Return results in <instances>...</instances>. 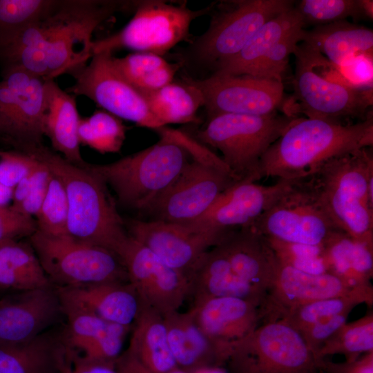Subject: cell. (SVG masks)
<instances>
[{
	"label": "cell",
	"instance_id": "obj_1",
	"mask_svg": "<svg viewBox=\"0 0 373 373\" xmlns=\"http://www.w3.org/2000/svg\"><path fill=\"white\" fill-rule=\"evenodd\" d=\"M135 1L55 0L39 20L0 42L6 67L45 80L68 74L93 56V35L116 12L134 9Z\"/></svg>",
	"mask_w": 373,
	"mask_h": 373
},
{
	"label": "cell",
	"instance_id": "obj_2",
	"mask_svg": "<svg viewBox=\"0 0 373 373\" xmlns=\"http://www.w3.org/2000/svg\"><path fill=\"white\" fill-rule=\"evenodd\" d=\"M372 144V110L355 124L296 117L262 155L260 178H307L332 158Z\"/></svg>",
	"mask_w": 373,
	"mask_h": 373
},
{
	"label": "cell",
	"instance_id": "obj_3",
	"mask_svg": "<svg viewBox=\"0 0 373 373\" xmlns=\"http://www.w3.org/2000/svg\"><path fill=\"white\" fill-rule=\"evenodd\" d=\"M153 145L115 162L87 164L114 190L124 205L146 211L195 158L190 135L166 126Z\"/></svg>",
	"mask_w": 373,
	"mask_h": 373
},
{
	"label": "cell",
	"instance_id": "obj_4",
	"mask_svg": "<svg viewBox=\"0 0 373 373\" xmlns=\"http://www.w3.org/2000/svg\"><path fill=\"white\" fill-rule=\"evenodd\" d=\"M37 149L64 186L68 205L67 236L117 255L129 234L106 182L88 163L84 166L73 164L42 144Z\"/></svg>",
	"mask_w": 373,
	"mask_h": 373
},
{
	"label": "cell",
	"instance_id": "obj_5",
	"mask_svg": "<svg viewBox=\"0 0 373 373\" xmlns=\"http://www.w3.org/2000/svg\"><path fill=\"white\" fill-rule=\"evenodd\" d=\"M336 227L373 245V154L356 149L324 163L310 175Z\"/></svg>",
	"mask_w": 373,
	"mask_h": 373
},
{
	"label": "cell",
	"instance_id": "obj_6",
	"mask_svg": "<svg viewBox=\"0 0 373 373\" xmlns=\"http://www.w3.org/2000/svg\"><path fill=\"white\" fill-rule=\"evenodd\" d=\"M296 117L277 112L265 115H213L207 116L205 124L193 137L219 150L238 182H256L260 180L262 155Z\"/></svg>",
	"mask_w": 373,
	"mask_h": 373
},
{
	"label": "cell",
	"instance_id": "obj_7",
	"mask_svg": "<svg viewBox=\"0 0 373 373\" xmlns=\"http://www.w3.org/2000/svg\"><path fill=\"white\" fill-rule=\"evenodd\" d=\"M296 57L294 79L296 111L307 118L341 122V119H365L372 111V88L349 86L334 65L323 55L301 42L293 52Z\"/></svg>",
	"mask_w": 373,
	"mask_h": 373
},
{
	"label": "cell",
	"instance_id": "obj_8",
	"mask_svg": "<svg viewBox=\"0 0 373 373\" xmlns=\"http://www.w3.org/2000/svg\"><path fill=\"white\" fill-rule=\"evenodd\" d=\"M294 5L290 0L222 2L208 29L190 46L191 59L210 69L212 75L236 56L264 23Z\"/></svg>",
	"mask_w": 373,
	"mask_h": 373
},
{
	"label": "cell",
	"instance_id": "obj_9",
	"mask_svg": "<svg viewBox=\"0 0 373 373\" xmlns=\"http://www.w3.org/2000/svg\"><path fill=\"white\" fill-rule=\"evenodd\" d=\"M319 361L296 329L268 319L231 347L224 365L229 373H316Z\"/></svg>",
	"mask_w": 373,
	"mask_h": 373
},
{
	"label": "cell",
	"instance_id": "obj_10",
	"mask_svg": "<svg viewBox=\"0 0 373 373\" xmlns=\"http://www.w3.org/2000/svg\"><path fill=\"white\" fill-rule=\"evenodd\" d=\"M29 243L55 287L128 282L120 258L104 247L68 236H48L37 229L29 237Z\"/></svg>",
	"mask_w": 373,
	"mask_h": 373
},
{
	"label": "cell",
	"instance_id": "obj_11",
	"mask_svg": "<svg viewBox=\"0 0 373 373\" xmlns=\"http://www.w3.org/2000/svg\"><path fill=\"white\" fill-rule=\"evenodd\" d=\"M209 9L193 10L185 3L137 1L133 17L121 30L93 40V55L105 51L113 54L117 50L128 49L162 56L186 39L193 21Z\"/></svg>",
	"mask_w": 373,
	"mask_h": 373
},
{
	"label": "cell",
	"instance_id": "obj_12",
	"mask_svg": "<svg viewBox=\"0 0 373 373\" xmlns=\"http://www.w3.org/2000/svg\"><path fill=\"white\" fill-rule=\"evenodd\" d=\"M251 226L265 237L311 245H323L339 230L312 176L299 179Z\"/></svg>",
	"mask_w": 373,
	"mask_h": 373
},
{
	"label": "cell",
	"instance_id": "obj_13",
	"mask_svg": "<svg viewBox=\"0 0 373 373\" xmlns=\"http://www.w3.org/2000/svg\"><path fill=\"white\" fill-rule=\"evenodd\" d=\"M236 182L221 157L194 158L144 212L151 220L186 226L202 217L218 197Z\"/></svg>",
	"mask_w": 373,
	"mask_h": 373
},
{
	"label": "cell",
	"instance_id": "obj_14",
	"mask_svg": "<svg viewBox=\"0 0 373 373\" xmlns=\"http://www.w3.org/2000/svg\"><path fill=\"white\" fill-rule=\"evenodd\" d=\"M113 54L101 52L68 74L75 79L66 88L70 94L93 101L101 109L121 119L155 131L164 126L151 113L142 95L131 86L113 65Z\"/></svg>",
	"mask_w": 373,
	"mask_h": 373
},
{
	"label": "cell",
	"instance_id": "obj_15",
	"mask_svg": "<svg viewBox=\"0 0 373 373\" xmlns=\"http://www.w3.org/2000/svg\"><path fill=\"white\" fill-rule=\"evenodd\" d=\"M46 81L15 67H6L3 72L0 136L21 149L41 144Z\"/></svg>",
	"mask_w": 373,
	"mask_h": 373
},
{
	"label": "cell",
	"instance_id": "obj_16",
	"mask_svg": "<svg viewBox=\"0 0 373 373\" xmlns=\"http://www.w3.org/2000/svg\"><path fill=\"white\" fill-rule=\"evenodd\" d=\"M298 180L278 179L269 186L238 182L223 191L202 217L186 226L209 234L218 245L231 233L252 225Z\"/></svg>",
	"mask_w": 373,
	"mask_h": 373
},
{
	"label": "cell",
	"instance_id": "obj_17",
	"mask_svg": "<svg viewBox=\"0 0 373 373\" xmlns=\"http://www.w3.org/2000/svg\"><path fill=\"white\" fill-rule=\"evenodd\" d=\"M140 299L162 316L179 311L190 295L189 279L130 235L117 254Z\"/></svg>",
	"mask_w": 373,
	"mask_h": 373
},
{
	"label": "cell",
	"instance_id": "obj_18",
	"mask_svg": "<svg viewBox=\"0 0 373 373\" xmlns=\"http://www.w3.org/2000/svg\"><path fill=\"white\" fill-rule=\"evenodd\" d=\"M200 89L207 116L223 113L265 115L284 108L282 82L250 75H211L193 79Z\"/></svg>",
	"mask_w": 373,
	"mask_h": 373
},
{
	"label": "cell",
	"instance_id": "obj_19",
	"mask_svg": "<svg viewBox=\"0 0 373 373\" xmlns=\"http://www.w3.org/2000/svg\"><path fill=\"white\" fill-rule=\"evenodd\" d=\"M126 227L132 238L189 279L204 254L217 245L211 236L189 226L131 220Z\"/></svg>",
	"mask_w": 373,
	"mask_h": 373
},
{
	"label": "cell",
	"instance_id": "obj_20",
	"mask_svg": "<svg viewBox=\"0 0 373 373\" xmlns=\"http://www.w3.org/2000/svg\"><path fill=\"white\" fill-rule=\"evenodd\" d=\"M64 318L57 288L17 291L0 300V343L28 341Z\"/></svg>",
	"mask_w": 373,
	"mask_h": 373
},
{
	"label": "cell",
	"instance_id": "obj_21",
	"mask_svg": "<svg viewBox=\"0 0 373 373\" xmlns=\"http://www.w3.org/2000/svg\"><path fill=\"white\" fill-rule=\"evenodd\" d=\"M372 291V287H354L329 273L309 274L279 262L274 283L261 310L262 320H278L287 309L307 303Z\"/></svg>",
	"mask_w": 373,
	"mask_h": 373
},
{
	"label": "cell",
	"instance_id": "obj_22",
	"mask_svg": "<svg viewBox=\"0 0 373 373\" xmlns=\"http://www.w3.org/2000/svg\"><path fill=\"white\" fill-rule=\"evenodd\" d=\"M56 288L63 308L88 312L116 324L132 326L140 309V296L129 282Z\"/></svg>",
	"mask_w": 373,
	"mask_h": 373
},
{
	"label": "cell",
	"instance_id": "obj_23",
	"mask_svg": "<svg viewBox=\"0 0 373 373\" xmlns=\"http://www.w3.org/2000/svg\"><path fill=\"white\" fill-rule=\"evenodd\" d=\"M191 310L202 330L229 354L231 347L251 333L262 319L258 306L239 298L203 299L193 303Z\"/></svg>",
	"mask_w": 373,
	"mask_h": 373
},
{
	"label": "cell",
	"instance_id": "obj_24",
	"mask_svg": "<svg viewBox=\"0 0 373 373\" xmlns=\"http://www.w3.org/2000/svg\"><path fill=\"white\" fill-rule=\"evenodd\" d=\"M64 333L72 353L88 361L114 363L131 326L108 322L80 309L63 308Z\"/></svg>",
	"mask_w": 373,
	"mask_h": 373
},
{
	"label": "cell",
	"instance_id": "obj_25",
	"mask_svg": "<svg viewBox=\"0 0 373 373\" xmlns=\"http://www.w3.org/2000/svg\"><path fill=\"white\" fill-rule=\"evenodd\" d=\"M72 361L64 327L21 343H0V373H69Z\"/></svg>",
	"mask_w": 373,
	"mask_h": 373
},
{
	"label": "cell",
	"instance_id": "obj_26",
	"mask_svg": "<svg viewBox=\"0 0 373 373\" xmlns=\"http://www.w3.org/2000/svg\"><path fill=\"white\" fill-rule=\"evenodd\" d=\"M169 345L179 369L199 373L225 365L229 352L200 327L190 309L164 316Z\"/></svg>",
	"mask_w": 373,
	"mask_h": 373
},
{
	"label": "cell",
	"instance_id": "obj_27",
	"mask_svg": "<svg viewBox=\"0 0 373 373\" xmlns=\"http://www.w3.org/2000/svg\"><path fill=\"white\" fill-rule=\"evenodd\" d=\"M216 246L238 277L267 294L274 283L279 262L264 236L249 226L231 233Z\"/></svg>",
	"mask_w": 373,
	"mask_h": 373
},
{
	"label": "cell",
	"instance_id": "obj_28",
	"mask_svg": "<svg viewBox=\"0 0 373 373\" xmlns=\"http://www.w3.org/2000/svg\"><path fill=\"white\" fill-rule=\"evenodd\" d=\"M193 303L211 297H233L249 300L260 309L267 294L238 277L218 246L208 250L189 277Z\"/></svg>",
	"mask_w": 373,
	"mask_h": 373
},
{
	"label": "cell",
	"instance_id": "obj_29",
	"mask_svg": "<svg viewBox=\"0 0 373 373\" xmlns=\"http://www.w3.org/2000/svg\"><path fill=\"white\" fill-rule=\"evenodd\" d=\"M80 117L75 96L62 90L54 79L47 80L44 135L64 158L84 166L87 162L82 156L78 138Z\"/></svg>",
	"mask_w": 373,
	"mask_h": 373
},
{
	"label": "cell",
	"instance_id": "obj_30",
	"mask_svg": "<svg viewBox=\"0 0 373 373\" xmlns=\"http://www.w3.org/2000/svg\"><path fill=\"white\" fill-rule=\"evenodd\" d=\"M131 331L129 344L123 354L156 373L178 369L169 345L163 316L142 300Z\"/></svg>",
	"mask_w": 373,
	"mask_h": 373
},
{
	"label": "cell",
	"instance_id": "obj_31",
	"mask_svg": "<svg viewBox=\"0 0 373 373\" xmlns=\"http://www.w3.org/2000/svg\"><path fill=\"white\" fill-rule=\"evenodd\" d=\"M300 42L316 50L334 66L361 54L373 53L372 30L347 20L310 30L303 28Z\"/></svg>",
	"mask_w": 373,
	"mask_h": 373
},
{
	"label": "cell",
	"instance_id": "obj_32",
	"mask_svg": "<svg viewBox=\"0 0 373 373\" xmlns=\"http://www.w3.org/2000/svg\"><path fill=\"white\" fill-rule=\"evenodd\" d=\"M299 28H304V24L294 5L264 23L236 56L212 75L251 76L271 49L289 33Z\"/></svg>",
	"mask_w": 373,
	"mask_h": 373
},
{
	"label": "cell",
	"instance_id": "obj_33",
	"mask_svg": "<svg viewBox=\"0 0 373 373\" xmlns=\"http://www.w3.org/2000/svg\"><path fill=\"white\" fill-rule=\"evenodd\" d=\"M327 273L354 287H372L373 245L356 240L341 230L334 231L323 245Z\"/></svg>",
	"mask_w": 373,
	"mask_h": 373
},
{
	"label": "cell",
	"instance_id": "obj_34",
	"mask_svg": "<svg viewBox=\"0 0 373 373\" xmlns=\"http://www.w3.org/2000/svg\"><path fill=\"white\" fill-rule=\"evenodd\" d=\"M140 93L151 113L164 126L198 122V111L204 105L202 91L189 77L173 81L154 90Z\"/></svg>",
	"mask_w": 373,
	"mask_h": 373
},
{
	"label": "cell",
	"instance_id": "obj_35",
	"mask_svg": "<svg viewBox=\"0 0 373 373\" xmlns=\"http://www.w3.org/2000/svg\"><path fill=\"white\" fill-rule=\"evenodd\" d=\"M52 285L30 243H0L1 290L17 292Z\"/></svg>",
	"mask_w": 373,
	"mask_h": 373
},
{
	"label": "cell",
	"instance_id": "obj_36",
	"mask_svg": "<svg viewBox=\"0 0 373 373\" xmlns=\"http://www.w3.org/2000/svg\"><path fill=\"white\" fill-rule=\"evenodd\" d=\"M119 73L138 91L158 89L173 81L180 64H171L161 55L133 52L123 57L113 55Z\"/></svg>",
	"mask_w": 373,
	"mask_h": 373
},
{
	"label": "cell",
	"instance_id": "obj_37",
	"mask_svg": "<svg viewBox=\"0 0 373 373\" xmlns=\"http://www.w3.org/2000/svg\"><path fill=\"white\" fill-rule=\"evenodd\" d=\"M372 305L373 291L318 300L299 305L287 309L279 319H283L299 333L309 327L339 314L350 312L361 303Z\"/></svg>",
	"mask_w": 373,
	"mask_h": 373
},
{
	"label": "cell",
	"instance_id": "obj_38",
	"mask_svg": "<svg viewBox=\"0 0 373 373\" xmlns=\"http://www.w3.org/2000/svg\"><path fill=\"white\" fill-rule=\"evenodd\" d=\"M126 131L121 119L106 111L98 109L89 117H80L78 138L80 144L99 153H114L120 151Z\"/></svg>",
	"mask_w": 373,
	"mask_h": 373
},
{
	"label": "cell",
	"instance_id": "obj_39",
	"mask_svg": "<svg viewBox=\"0 0 373 373\" xmlns=\"http://www.w3.org/2000/svg\"><path fill=\"white\" fill-rule=\"evenodd\" d=\"M373 352V315L343 325L316 354L319 359L333 354H343L346 361L358 358L362 354Z\"/></svg>",
	"mask_w": 373,
	"mask_h": 373
},
{
	"label": "cell",
	"instance_id": "obj_40",
	"mask_svg": "<svg viewBox=\"0 0 373 373\" xmlns=\"http://www.w3.org/2000/svg\"><path fill=\"white\" fill-rule=\"evenodd\" d=\"M68 216V205L64 186L51 171L46 195L35 218L37 230L52 236H67Z\"/></svg>",
	"mask_w": 373,
	"mask_h": 373
},
{
	"label": "cell",
	"instance_id": "obj_41",
	"mask_svg": "<svg viewBox=\"0 0 373 373\" xmlns=\"http://www.w3.org/2000/svg\"><path fill=\"white\" fill-rule=\"evenodd\" d=\"M37 146H35V150L39 162L13 189L12 203L10 206L23 215L34 218L46 195L51 176L48 166L38 153Z\"/></svg>",
	"mask_w": 373,
	"mask_h": 373
},
{
	"label": "cell",
	"instance_id": "obj_42",
	"mask_svg": "<svg viewBox=\"0 0 373 373\" xmlns=\"http://www.w3.org/2000/svg\"><path fill=\"white\" fill-rule=\"evenodd\" d=\"M55 0H0V42L42 17Z\"/></svg>",
	"mask_w": 373,
	"mask_h": 373
},
{
	"label": "cell",
	"instance_id": "obj_43",
	"mask_svg": "<svg viewBox=\"0 0 373 373\" xmlns=\"http://www.w3.org/2000/svg\"><path fill=\"white\" fill-rule=\"evenodd\" d=\"M265 238L280 263L309 274L327 273L323 245L288 242Z\"/></svg>",
	"mask_w": 373,
	"mask_h": 373
},
{
	"label": "cell",
	"instance_id": "obj_44",
	"mask_svg": "<svg viewBox=\"0 0 373 373\" xmlns=\"http://www.w3.org/2000/svg\"><path fill=\"white\" fill-rule=\"evenodd\" d=\"M295 8L304 26H323L347 17L361 19L358 0H302Z\"/></svg>",
	"mask_w": 373,
	"mask_h": 373
},
{
	"label": "cell",
	"instance_id": "obj_45",
	"mask_svg": "<svg viewBox=\"0 0 373 373\" xmlns=\"http://www.w3.org/2000/svg\"><path fill=\"white\" fill-rule=\"evenodd\" d=\"M303 29L293 31L277 43L261 60L251 76L283 82L289 56L301 41Z\"/></svg>",
	"mask_w": 373,
	"mask_h": 373
},
{
	"label": "cell",
	"instance_id": "obj_46",
	"mask_svg": "<svg viewBox=\"0 0 373 373\" xmlns=\"http://www.w3.org/2000/svg\"><path fill=\"white\" fill-rule=\"evenodd\" d=\"M31 146L20 151H0V183L14 189L37 164L39 157Z\"/></svg>",
	"mask_w": 373,
	"mask_h": 373
},
{
	"label": "cell",
	"instance_id": "obj_47",
	"mask_svg": "<svg viewBox=\"0 0 373 373\" xmlns=\"http://www.w3.org/2000/svg\"><path fill=\"white\" fill-rule=\"evenodd\" d=\"M335 67L350 86L361 90L373 88V53L354 56Z\"/></svg>",
	"mask_w": 373,
	"mask_h": 373
},
{
	"label": "cell",
	"instance_id": "obj_48",
	"mask_svg": "<svg viewBox=\"0 0 373 373\" xmlns=\"http://www.w3.org/2000/svg\"><path fill=\"white\" fill-rule=\"evenodd\" d=\"M37 229L34 218L23 215L10 206L0 205V243L30 237Z\"/></svg>",
	"mask_w": 373,
	"mask_h": 373
},
{
	"label": "cell",
	"instance_id": "obj_49",
	"mask_svg": "<svg viewBox=\"0 0 373 373\" xmlns=\"http://www.w3.org/2000/svg\"><path fill=\"white\" fill-rule=\"evenodd\" d=\"M350 312H345L321 321L300 332L315 355L322 345L346 323Z\"/></svg>",
	"mask_w": 373,
	"mask_h": 373
},
{
	"label": "cell",
	"instance_id": "obj_50",
	"mask_svg": "<svg viewBox=\"0 0 373 373\" xmlns=\"http://www.w3.org/2000/svg\"><path fill=\"white\" fill-rule=\"evenodd\" d=\"M318 371L321 373H373V352L365 354L354 361L332 363L322 358Z\"/></svg>",
	"mask_w": 373,
	"mask_h": 373
},
{
	"label": "cell",
	"instance_id": "obj_51",
	"mask_svg": "<svg viewBox=\"0 0 373 373\" xmlns=\"http://www.w3.org/2000/svg\"><path fill=\"white\" fill-rule=\"evenodd\" d=\"M70 373H117L115 362H101L83 359L73 354Z\"/></svg>",
	"mask_w": 373,
	"mask_h": 373
},
{
	"label": "cell",
	"instance_id": "obj_52",
	"mask_svg": "<svg viewBox=\"0 0 373 373\" xmlns=\"http://www.w3.org/2000/svg\"><path fill=\"white\" fill-rule=\"evenodd\" d=\"M115 367L117 373H156L142 366L133 359L122 353L115 361ZM166 373H187L180 369H176Z\"/></svg>",
	"mask_w": 373,
	"mask_h": 373
},
{
	"label": "cell",
	"instance_id": "obj_53",
	"mask_svg": "<svg viewBox=\"0 0 373 373\" xmlns=\"http://www.w3.org/2000/svg\"><path fill=\"white\" fill-rule=\"evenodd\" d=\"M361 19L372 20L373 1L372 0H358Z\"/></svg>",
	"mask_w": 373,
	"mask_h": 373
},
{
	"label": "cell",
	"instance_id": "obj_54",
	"mask_svg": "<svg viewBox=\"0 0 373 373\" xmlns=\"http://www.w3.org/2000/svg\"><path fill=\"white\" fill-rule=\"evenodd\" d=\"M13 189L7 187L0 183V205L6 206L12 202Z\"/></svg>",
	"mask_w": 373,
	"mask_h": 373
},
{
	"label": "cell",
	"instance_id": "obj_55",
	"mask_svg": "<svg viewBox=\"0 0 373 373\" xmlns=\"http://www.w3.org/2000/svg\"><path fill=\"white\" fill-rule=\"evenodd\" d=\"M316 373H321V372H318V371L317 370V372H316Z\"/></svg>",
	"mask_w": 373,
	"mask_h": 373
},
{
	"label": "cell",
	"instance_id": "obj_56",
	"mask_svg": "<svg viewBox=\"0 0 373 373\" xmlns=\"http://www.w3.org/2000/svg\"><path fill=\"white\" fill-rule=\"evenodd\" d=\"M70 373V372H69Z\"/></svg>",
	"mask_w": 373,
	"mask_h": 373
}]
</instances>
